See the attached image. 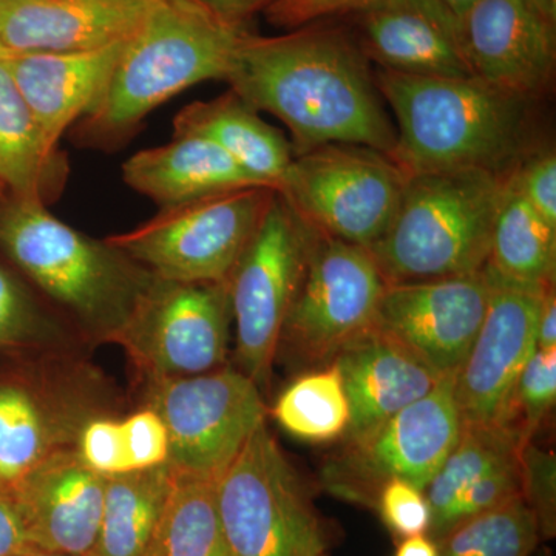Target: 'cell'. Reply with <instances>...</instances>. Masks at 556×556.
<instances>
[{
	"label": "cell",
	"mask_w": 556,
	"mask_h": 556,
	"mask_svg": "<svg viewBox=\"0 0 556 556\" xmlns=\"http://www.w3.org/2000/svg\"><path fill=\"white\" fill-rule=\"evenodd\" d=\"M230 321L228 281L155 277L116 343L149 380L206 375L225 365Z\"/></svg>",
	"instance_id": "13"
},
{
	"label": "cell",
	"mask_w": 556,
	"mask_h": 556,
	"mask_svg": "<svg viewBox=\"0 0 556 556\" xmlns=\"http://www.w3.org/2000/svg\"><path fill=\"white\" fill-rule=\"evenodd\" d=\"M536 348L538 350H551V348H556L555 287L548 289L546 294H544L540 318H538Z\"/></svg>",
	"instance_id": "43"
},
{
	"label": "cell",
	"mask_w": 556,
	"mask_h": 556,
	"mask_svg": "<svg viewBox=\"0 0 556 556\" xmlns=\"http://www.w3.org/2000/svg\"><path fill=\"white\" fill-rule=\"evenodd\" d=\"M9 197V192H7L5 186L0 181V200L7 199Z\"/></svg>",
	"instance_id": "49"
},
{
	"label": "cell",
	"mask_w": 556,
	"mask_h": 556,
	"mask_svg": "<svg viewBox=\"0 0 556 556\" xmlns=\"http://www.w3.org/2000/svg\"><path fill=\"white\" fill-rule=\"evenodd\" d=\"M455 376H445L426 396L388 417L345 447L321 468V485L339 500L375 507L376 496L391 479L426 490L463 431L455 399Z\"/></svg>",
	"instance_id": "10"
},
{
	"label": "cell",
	"mask_w": 556,
	"mask_h": 556,
	"mask_svg": "<svg viewBox=\"0 0 556 556\" xmlns=\"http://www.w3.org/2000/svg\"><path fill=\"white\" fill-rule=\"evenodd\" d=\"M552 25L556 22V0H527Z\"/></svg>",
	"instance_id": "45"
},
{
	"label": "cell",
	"mask_w": 556,
	"mask_h": 556,
	"mask_svg": "<svg viewBox=\"0 0 556 556\" xmlns=\"http://www.w3.org/2000/svg\"><path fill=\"white\" fill-rule=\"evenodd\" d=\"M397 121L390 159L407 175L508 174L527 155V104L478 78H437L380 68L375 76Z\"/></svg>",
	"instance_id": "2"
},
{
	"label": "cell",
	"mask_w": 556,
	"mask_h": 556,
	"mask_svg": "<svg viewBox=\"0 0 556 556\" xmlns=\"http://www.w3.org/2000/svg\"><path fill=\"white\" fill-rule=\"evenodd\" d=\"M243 33L201 7L159 0L124 46L101 101L80 119V141L116 146L181 91L203 80L226 79Z\"/></svg>",
	"instance_id": "4"
},
{
	"label": "cell",
	"mask_w": 556,
	"mask_h": 556,
	"mask_svg": "<svg viewBox=\"0 0 556 556\" xmlns=\"http://www.w3.org/2000/svg\"><path fill=\"white\" fill-rule=\"evenodd\" d=\"M76 452L90 470L104 478L129 473L121 420L97 416L80 430Z\"/></svg>",
	"instance_id": "38"
},
{
	"label": "cell",
	"mask_w": 556,
	"mask_h": 556,
	"mask_svg": "<svg viewBox=\"0 0 556 556\" xmlns=\"http://www.w3.org/2000/svg\"><path fill=\"white\" fill-rule=\"evenodd\" d=\"M280 427L302 441L331 442L345 437L350 405L334 362L295 379L273 408Z\"/></svg>",
	"instance_id": "30"
},
{
	"label": "cell",
	"mask_w": 556,
	"mask_h": 556,
	"mask_svg": "<svg viewBox=\"0 0 556 556\" xmlns=\"http://www.w3.org/2000/svg\"><path fill=\"white\" fill-rule=\"evenodd\" d=\"M313 230L278 350L299 365L325 367L375 325L388 283L368 249Z\"/></svg>",
	"instance_id": "11"
},
{
	"label": "cell",
	"mask_w": 556,
	"mask_h": 556,
	"mask_svg": "<svg viewBox=\"0 0 556 556\" xmlns=\"http://www.w3.org/2000/svg\"><path fill=\"white\" fill-rule=\"evenodd\" d=\"M321 556H329L328 554L321 555Z\"/></svg>",
	"instance_id": "50"
},
{
	"label": "cell",
	"mask_w": 556,
	"mask_h": 556,
	"mask_svg": "<svg viewBox=\"0 0 556 556\" xmlns=\"http://www.w3.org/2000/svg\"><path fill=\"white\" fill-rule=\"evenodd\" d=\"M407 177L379 150L325 144L294 155L277 193L317 232L369 249L396 214Z\"/></svg>",
	"instance_id": "8"
},
{
	"label": "cell",
	"mask_w": 556,
	"mask_h": 556,
	"mask_svg": "<svg viewBox=\"0 0 556 556\" xmlns=\"http://www.w3.org/2000/svg\"><path fill=\"white\" fill-rule=\"evenodd\" d=\"M167 2L178 7H200L199 3L193 2V0H167Z\"/></svg>",
	"instance_id": "48"
},
{
	"label": "cell",
	"mask_w": 556,
	"mask_h": 556,
	"mask_svg": "<svg viewBox=\"0 0 556 556\" xmlns=\"http://www.w3.org/2000/svg\"><path fill=\"white\" fill-rule=\"evenodd\" d=\"M123 178L161 208L230 190L262 188L215 142L190 134L174 135L167 144L135 153L123 164Z\"/></svg>",
	"instance_id": "23"
},
{
	"label": "cell",
	"mask_w": 556,
	"mask_h": 556,
	"mask_svg": "<svg viewBox=\"0 0 556 556\" xmlns=\"http://www.w3.org/2000/svg\"><path fill=\"white\" fill-rule=\"evenodd\" d=\"M62 329L53 314L47 313L35 295L13 274L0 266V348L53 345Z\"/></svg>",
	"instance_id": "32"
},
{
	"label": "cell",
	"mask_w": 556,
	"mask_h": 556,
	"mask_svg": "<svg viewBox=\"0 0 556 556\" xmlns=\"http://www.w3.org/2000/svg\"><path fill=\"white\" fill-rule=\"evenodd\" d=\"M556 399V348L535 350L519 375L510 426L526 442L544 422Z\"/></svg>",
	"instance_id": "33"
},
{
	"label": "cell",
	"mask_w": 556,
	"mask_h": 556,
	"mask_svg": "<svg viewBox=\"0 0 556 556\" xmlns=\"http://www.w3.org/2000/svg\"><path fill=\"white\" fill-rule=\"evenodd\" d=\"M510 174L408 175L396 214L368 249L387 283L437 280L484 269Z\"/></svg>",
	"instance_id": "5"
},
{
	"label": "cell",
	"mask_w": 556,
	"mask_h": 556,
	"mask_svg": "<svg viewBox=\"0 0 556 556\" xmlns=\"http://www.w3.org/2000/svg\"><path fill=\"white\" fill-rule=\"evenodd\" d=\"M372 510L378 511L388 532L399 541L430 532L431 510L426 492L412 482L388 481L379 490Z\"/></svg>",
	"instance_id": "36"
},
{
	"label": "cell",
	"mask_w": 556,
	"mask_h": 556,
	"mask_svg": "<svg viewBox=\"0 0 556 556\" xmlns=\"http://www.w3.org/2000/svg\"><path fill=\"white\" fill-rule=\"evenodd\" d=\"M511 185L522 199L556 228V156L554 150L527 153L511 170Z\"/></svg>",
	"instance_id": "39"
},
{
	"label": "cell",
	"mask_w": 556,
	"mask_h": 556,
	"mask_svg": "<svg viewBox=\"0 0 556 556\" xmlns=\"http://www.w3.org/2000/svg\"><path fill=\"white\" fill-rule=\"evenodd\" d=\"M90 386L50 372L38 382L0 380V489H13L47 457L75 447L80 430L100 416Z\"/></svg>",
	"instance_id": "17"
},
{
	"label": "cell",
	"mask_w": 556,
	"mask_h": 556,
	"mask_svg": "<svg viewBox=\"0 0 556 556\" xmlns=\"http://www.w3.org/2000/svg\"><path fill=\"white\" fill-rule=\"evenodd\" d=\"M30 547L16 501L0 489V556H16Z\"/></svg>",
	"instance_id": "41"
},
{
	"label": "cell",
	"mask_w": 556,
	"mask_h": 556,
	"mask_svg": "<svg viewBox=\"0 0 556 556\" xmlns=\"http://www.w3.org/2000/svg\"><path fill=\"white\" fill-rule=\"evenodd\" d=\"M445 7L457 17V20H463L466 16L468 10L478 2V0H441Z\"/></svg>",
	"instance_id": "46"
},
{
	"label": "cell",
	"mask_w": 556,
	"mask_h": 556,
	"mask_svg": "<svg viewBox=\"0 0 556 556\" xmlns=\"http://www.w3.org/2000/svg\"><path fill=\"white\" fill-rule=\"evenodd\" d=\"M314 230L274 192L257 232L230 274L237 365L262 390L269 383L281 329L295 298Z\"/></svg>",
	"instance_id": "9"
},
{
	"label": "cell",
	"mask_w": 556,
	"mask_h": 556,
	"mask_svg": "<svg viewBox=\"0 0 556 556\" xmlns=\"http://www.w3.org/2000/svg\"><path fill=\"white\" fill-rule=\"evenodd\" d=\"M332 362L350 405L345 441L365 437L442 379L376 325L350 340Z\"/></svg>",
	"instance_id": "21"
},
{
	"label": "cell",
	"mask_w": 556,
	"mask_h": 556,
	"mask_svg": "<svg viewBox=\"0 0 556 556\" xmlns=\"http://www.w3.org/2000/svg\"><path fill=\"white\" fill-rule=\"evenodd\" d=\"M105 484L108 478L90 470L75 447L33 468L10 490L30 546L90 556L100 532Z\"/></svg>",
	"instance_id": "18"
},
{
	"label": "cell",
	"mask_w": 556,
	"mask_h": 556,
	"mask_svg": "<svg viewBox=\"0 0 556 556\" xmlns=\"http://www.w3.org/2000/svg\"><path fill=\"white\" fill-rule=\"evenodd\" d=\"M121 431L129 473L169 463V434L155 409L146 407L124 417Z\"/></svg>",
	"instance_id": "37"
},
{
	"label": "cell",
	"mask_w": 556,
	"mask_h": 556,
	"mask_svg": "<svg viewBox=\"0 0 556 556\" xmlns=\"http://www.w3.org/2000/svg\"><path fill=\"white\" fill-rule=\"evenodd\" d=\"M526 444L521 434L508 427L463 428L455 447L424 490L431 510L428 536L437 532L460 493L493 468L518 459Z\"/></svg>",
	"instance_id": "29"
},
{
	"label": "cell",
	"mask_w": 556,
	"mask_h": 556,
	"mask_svg": "<svg viewBox=\"0 0 556 556\" xmlns=\"http://www.w3.org/2000/svg\"><path fill=\"white\" fill-rule=\"evenodd\" d=\"M519 457L493 468L492 471L478 479L475 484L468 486L466 492L460 493L456 503L450 507L442 525L430 536L431 540L439 543L442 538L447 535L450 530L455 529L460 522L477 517L479 514H484V511L506 503L511 497L522 495L521 459Z\"/></svg>",
	"instance_id": "34"
},
{
	"label": "cell",
	"mask_w": 556,
	"mask_h": 556,
	"mask_svg": "<svg viewBox=\"0 0 556 556\" xmlns=\"http://www.w3.org/2000/svg\"><path fill=\"white\" fill-rule=\"evenodd\" d=\"M485 270L490 278L489 305L453 388L463 428H511L515 388L526 362L535 353L541 305L544 294L554 287H526L497 276L486 266Z\"/></svg>",
	"instance_id": "14"
},
{
	"label": "cell",
	"mask_w": 556,
	"mask_h": 556,
	"mask_svg": "<svg viewBox=\"0 0 556 556\" xmlns=\"http://www.w3.org/2000/svg\"><path fill=\"white\" fill-rule=\"evenodd\" d=\"M0 248L90 338L116 342L155 280L108 239L72 228L40 201L0 200Z\"/></svg>",
	"instance_id": "3"
},
{
	"label": "cell",
	"mask_w": 556,
	"mask_h": 556,
	"mask_svg": "<svg viewBox=\"0 0 556 556\" xmlns=\"http://www.w3.org/2000/svg\"><path fill=\"white\" fill-rule=\"evenodd\" d=\"M215 481L175 471L148 556H230Z\"/></svg>",
	"instance_id": "28"
},
{
	"label": "cell",
	"mask_w": 556,
	"mask_h": 556,
	"mask_svg": "<svg viewBox=\"0 0 556 556\" xmlns=\"http://www.w3.org/2000/svg\"><path fill=\"white\" fill-rule=\"evenodd\" d=\"M378 2L380 0H274L266 7L265 14L274 27L298 30L324 17L353 11L364 13Z\"/></svg>",
	"instance_id": "40"
},
{
	"label": "cell",
	"mask_w": 556,
	"mask_h": 556,
	"mask_svg": "<svg viewBox=\"0 0 556 556\" xmlns=\"http://www.w3.org/2000/svg\"><path fill=\"white\" fill-rule=\"evenodd\" d=\"M489 299L485 266L466 276L387 285L375 325L439 378L455 376L481 328Z\"/></svg>",
	"instance_id": "15"
},
{
	"label": "cell",
	"mask_w": 556,
	"mask_h": 556,
	"mask_svg": "<svg viewBox=\"0 0 556 556\" xmlns=\"http://www.w3.org/2000/svg\"><path fill=\"white\" fill-rule=\"evenodd\" d=\"M148 407L169 434V466L177 473L217 479L266 422L262 390L240 369L149 380Z\"/></svg>",
	"instance_id": "12"
},
{
	"label": "cell",
	"mask_w": 556,
	"mask_h": 556,
	"mask_svg": "<svg viewBox=\"0 0 556 556\" xmlns=\"http://www.w3.org/2000/svg\"><path fill=\"white\" fill-rule=\"evenodd\" d=\"M521 493L532 510L541 540L556 535V457L532 441L521 450Z\"/></svg>",
	"instance_id": "35"
},
{
	"label": "cell",
	"mask_w": 556,
	"mask_h": 556,
	"mask_svg": "<svg viewBox=\"0 0 556 556\" xmlns=\"http://www.w3.org/2000/svg\"><path fill=\"white\" fill-rule=\"evenodd\" d=\"M230 556H321L331 532L266 422L215 481Z\"/></svg>",
	"instance_id": "6"
},
{
	"label": "cell",
	"mask_w": 556,
	"mask_h": 556,
	"mask_svg": "<svg viewBox=\"0 0 556 556\" xmlns=\"http://www.w3.org/2000/svg\"><path fill=\"white\" fill-rule=\"evenodd\" d=\"M67 174L64 153L47 144L0 47V181L10 197L49 206Z\"/></svg>",
	"instance_id": "25"
},
{
	"label": "cell",
	"mask_w": 556,
	"mask_h": 556,
	"mask_svg": "<svg viewBox=\"0 0 556 556\" xmlns=\"http://www.w3.org/2000/svg\"><path fill=\"white\" fill-rule=\"evenodd\" d=\"M362 30L364 53L382 68L437 78L473 76L460 22L441 0H380L362 13Z\"/></svg>",
	"instance_id": "20"
},
{
	"label": "cell",
	"mask_w": 556,
	"mask_h": 556,
	"mask_svg": "<svg viewBox=\"0 0 556 556\" xmlns=\"http://www.w3.org/2000/svg\"><path fill=\"white\" fill-rule=\"evenodd\" d=\"M394 556H439V547L428 535L409 536L399 541Z\"/></svg>",
	"instance_id": "44"
},
{
	"label": "cell",
	"mask_w": 556,
	"mask_h": 556,
	"mask_svg": "<svg viewBox=\"0 0 556 556\" xmlns=\"http://www.w3.org/2000/svg\"><path fill=\"white\" fill-rule=\"evenodd\" d=\"M193 2L199 3L201 9L206 10L217 20L241 27L248 17L260 10H265L274 0H193Z\"/></svg>",
	"instance_id": "42"
},
{
	"label": "cell",
	"mask_w": 556,
	"mask_h": 556,
	"mask_svg": "<svg viewBox=\"0 0 556 556\" xmlns=\"http://www.w3.org/2000/svg\"><path fill=\"white\" fill-rule=\"evenodd\" d=\"M485 266L526 287H555L556 228L522 199L511 179L496 215Z\"/></svg>",
	"instance_id": "27"
},
{
	"label": "cell",
	"mask_w": 556,
	"mask_h": 556,
	"mask_svg": "<svg viewBox=\"0 0 556 556\" xmlns=\"http://www.w3.org/2000/svg\"><path fill=\"white\" fill-rule=\"evenodd\" d=\"M174 479L169 464L108 478L100 532L90 556H148Z\"/></svg>",
	"instance_id": "26"
},
{
	"label": "cell",
	"mask_w": 556,
	"mask_h": 556,
	"mask_svg": "<svg viewBox=\"0 0 556 556\" xmlns=\"http://www.w3.org/2000/svg\"><path fill=\"white\" fill-rule=\"evenodd\" d=\"M540 529L522 495L460 522L438 543L439 556H533Z\"/></svg>",
	"instance_id": "31"
},
{
	"label": "cell",
	"mask_w": 556,
	"mask_h": 556,
	"mask_svg": "<svg viewBox=\"0 0 556 556\" xmlns=\"http://www.w3.org/2000/svg\"><path fill=\"white\" fill-rule=\"evenodd\" d=\"M159 0H0V47L67 53L129 40Z\"/></svg>",
	"instance_id": "19"
},
{
	"label": "cell",
	"mask_w": 556,
	"mask_h": 556,
	"mask_svg": "<svg viewBox=\"0 0 556 556\" xmlns=\"http://www.w3.org/2000/svg\"><path fill=\"white\" fill-rule=\"evenodd\" d=\"M186 134L211 139L262 188L276 192L294 160L287 138L232 90L217 100L186 105L174 118V135Z\"/></svg>",
	"instance_id": "24"
},
{
	"label": "cell",
	"mask_w": 556,
	"mask_h": 556,
	"mask_svg": "<svg viewBox=\"0 0 556 556\" xmlns=\"http://www.w3.org/2000/svg\"><path fill=\"white\" fill-rule=\"evenodd\" d=\"M225 80L249 108L288 127L294 155L325 144L390 155L396 146L365 53L340 31L302 27L274 38L244 31Z\"/></svg>",
	"instance_id": "1"
},
{
	"label": "cell",
	"mask_w": 556,
	"mask_h": 556,
	"mask_svg": "<svg viewBox=\"0 0 556 556\" xmlns=\"http://www.w3.org/2000/svg\"><path fill=\"white\" fill-rule=\"evenodd\" d=\"M124 42L67 53H10L9 65L50 149L76 121L97 108L108 89Z\"/></svg>",
	"instance_id": "22"
},
{
	"label": "cell",
	"mask_w": 556,
	"mask_h": 556,
	"mask_svg": "<svg viewBox=\"0 0 556 556\" xmlns=\"http://www.w3.org/2000/svg\"><path fill=\"white\" fill-rule=\"evenodd\" d=\"M16 556H83V555H70V554H61V552H50L42 551V548L30 547L27 551L22 552V554Z\"/></svg>",
	"instance_id": "47"
},
{
	"label": "cell",
	"mask_w": 556,
	"mask_h": 556,
	"mask_svg": "<svg viewBox=\"0 0 556 556\" xmlns=\"http://www.w3.org/2000/svg\"><path fill=\"white\" fill-rule=\"evenodd\" d=\"M471 75L493 89L535 100L555 75V25L527 0H478L460 20Z\"/></svg>",
	"instance_id": "16"
},
{
	"label": "cell",
	"mask_w": 556,
	"mask_h": 556,
	"mask_svg": "<svg viewBox=\"0 0 556 556\" xmlns=\"http://www.w3.org/2000/svg\"><path fill=\"white\" fill-rule=\"evenodd\" d=\"M274 192L237 189L164 207L144 225L108 240L161 280L228 281Z\"/></svg>",
	"instance_id": "7"
}]
</instances>
